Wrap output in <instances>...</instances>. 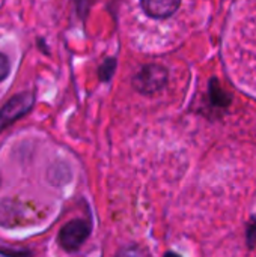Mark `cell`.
<instances>
[{"label": "cell", "instance_id": "1", "mask_svg": "<svg viewBox=\"0 0 256 257\" xmlns=\"http://www.w3.org/2000/svg\"><path fill=\"white\" fill-rule=\"evenodd\" d=\"M167 81V71L161 65H146L134 77L133 86L137 92L143 95H152L164 87Z\"/></svg>", "mask_w": 256, "mask_h": 257}, {"label": "cell", "instance_id": "2", "mask_svg": "<svg viewBox=\"0 0 256 257\" xmlns=\"http://www.w3.org/2000/svg\"><path fill=\"white\" fill-rule=\"evenodd\" d=\"M33 102H35V98L32 93H20L11 98L0 110V133L5 128H8L11 123L23 117L26 113H29L30 108L33 107Z\"/></svg>", "mask_w": 256, "mask_h": 257}, {"label": "cell", "instance_id": "3", "mask_svg": "<svg viewBox=\"0 0 256 257\" xmlns=\"http://www.w3.org/2000/svg\"><path fill=\"white\" fill-rule=\"evenodd\" d=\"M91 233V226L88 221L84 220H74L66 223L59 233V242L60 245L68 250V251H74L78 250L83 242L88 239Z\"/></svg>", "mask_w": 256, "mask_h": 257}, {"label": "cell", "instance_id": "4", "mask_svg": "<svg viewBox=\"0 0 256 257\" xmlns=\"http://www.w3.org/2000/svg\"><path fill=\"white\" fill-rule=\"evenodd\" d=\"M183 0H140L143 12L155 20L172 17L181 6Z\"/></svg>", "mask_w": 256, "mask_h": 257}, {"label": "cell", "instance_id": "5", "mask_svg": "<svg viewBox=\"0 0 256 257\" xmlns=\"http://www.w3.org/2000/svg\"><path fill=\"white\" fill-rule=\"evenodd\" d=\"M115 68H116V62L115 59H107L100 68H98V75L101 78V81H109L115 72Z\"/></svg>", "mask_w": 256, "mask_h": 257}, {"label": "cell", "instance_id": "6", "mask_svg": "<svg viewBox=\"0 0 256 257\" xmlns=\"http://www.w3.org/2000/svg\"><path fill=\"white\" fill-rule=\"evenodd\" d=\"M115 257H145L143 251L137 247H127L118 251V254Z\"/></svg>", "mask_w": 256, "mask_h": 257}, {"label": "cell", "instance_id": "7", "mask_svg": "<svg viewBox=\"0 0 256 257\" xmlns=\"http://www.w3.org/2000/svg\"><path fill=\"white\" fill-rule=\"evenodd\" d=\"M9 71H11V63H9V59L0 53V81H3L8 75H9Z\"/></svg>", "mask_w": 256, "mask_h": 257}, {"label": "cell", "instance_id": "8", "mask_svg": "<svg viewBox=\"0 0 256 257\" xmlns=\"http://www.w3.org/2000/svg\"><path fill=\"white\" fill-rule=\"evenodd\" d=\"M0 254L5 257H32V254L29 251H14V250H5V248H0Z\"/></svg>", "mask_w": 256, "mask_h": 257}, {"label": "cell", "instance_id": "9", "mask_svg": "<svg viewBox=\"0 0 256 257\" xmlns=\"http://www.w3.org/2000/svg\"><path fill=\"white\" fill-rule=\"evenodd\" d=\"M164 257H181L180 254H177V253H174V251H169V253H166Z\"/></svg>", "mask_w": 256, "mask_h": 257}]
</instances>
